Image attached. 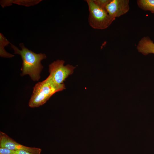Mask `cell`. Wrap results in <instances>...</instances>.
Instances as JSON below:
<instances>
[{
    "label": "cell",
    "instance_id": "obj_4",
    "mask_svg": "<svg viewBox=\"0 0 154 154\" xmlns=\"http://www.w3.org/2000/svg\"><path fill=\"white\" fill-rule=\"evenodd\" d=\"M64 61L58 60L49 66L50 74L47 78L57 85L63 84L65 79L73 72L75 67L69 64L64 65Z\"/></svg>",
    "mask_w": 154,
    "mask_h": 154
},
{
    "label": "cell",
    "instance_id": "obj_11",
    "mask_svg": "<svg viewBox=\"0 0 154 154\" xmlns=\"http://www.w3.org/2000/svg\"><path fill=\"white\" fill-rule=\"evenodd\" d=\"M0 154H15V151L6 148L0 147Z\"/></svg>",
    "mask_w": 154,
    "mask_h": 154
},
{
    "label": "cell",
    "instance_id": "obj_10",
    "mask_svg": "<svg viewBox=\"0 0 154 154\" xmlns=\"http://www.w3.org/2000/svg\"><path fill=\"white\" fill-rule=\"evenodd\" d=\"M94 3L99 7L106 9V7L111 0H93Z\"/></svg>",
    "mask_w": 154,
    "mask_h": 154
},
{
    "label": "cell",
    "instance_id": "obj_9",
    "mask_svg": "<svg viewBox=\"0 0 154 154\" xmlns=\"http://www.w3.org/2000/svg\"><path fill=\"white\" fill-rule=\"evenodd\" d=\"M137 3L140 9L154 14V0H137Z\"/></svg>",
    "mask_w": 154,
    "mask_h": 154
},
{
    "label": "cell",
    "instance_id": "obj_5",
    "mask_svg": "<svg viewBox=\"0 0 154 154\" xmlns=\"http://www.w3.org/2000/svg\"><path fill=\"white\" fill-rule=\"evenodd\" d=\"M0 147L15 151H25L35 154H40L41 151L39 148L28 147L21 144L1 131L0 132Z\"/></svg>",
    "mask_w": 154,
    "mask_h": 154
},
{
    "label": "cell",
    "instance_id": "obj_12",
    "mask_svg": "<svg viewBox=\"0 0 154 154\" xmlns=\"http://www.w3.org/2000/svg\"><path fill=\"white\" fill-rule=\"evenodd\" d=\"M15 154H35L25 151L18 150L15 151Z\"/></svg>",
    "mask_w": 154,
    "mask_h": 154
},
{
    "label": "cell",
    "instance_id": "obj_3",
    "mask_svg": "<svg viewBox=\"0 0 154 154\" xmlns=\"http://www.w3.org/2000/svg\"><path fill=\"white\" fill-rule=\"evenodd\" d=\"M89 11V25L95 29H104L108 28L116 19L111 17L106 9L97 5L93 0H86Z\"/></svg>",
    "mask_w": 154,
    "mask_h": 154
},
{
    "label": "cell",
    "instance_id": "obj_8",
    "mask_svg": "<svg viewBox=\"0 0 154 154\" xmlns=\"http://www.w3.org/2000/svg\"><path fill=\"white\" fill-rule=\"evenodd\" d=\"M42 0H1L0 4L3 7L11 6L13 3L26 6H33L38 4Z\"/></svg>",
    "mask_w": 154,
    "mask_h": 154
},
{
    "label": "cell",
    "instance_id": "obj_1",
    "mask_svg": "<svg viewBox=\"0 0 154 154\" xmlns=\"http://www.w3.org/2000/svg\"><path fill=\"white\" fill-rule=\"evenodd\" d=\"M10 45L14 51V54L20 55L21 57L23 62L21 69V76L28 75L33 81H38L43 68L41 62L46 58V54L36 53L26 48L23 43L19 44L21 50L12 44H10Z\"/></svg>",
    "mask_w": 154,
    "mask_h": 154
},
{
    "label": "cell",
    "instance_id": "obj_6",
    "mask_svg": "<svg viewBox=\"0 0 154 154\" xmlns=\"http://www.w3.org/2000/svg\"><path fill=\"white\" fill-rule=\"evenodd\" d=\"M129 0H111L105 9L111 17L116 19L129 11Z\"/></svg>",
    "mask_w": 154,
    "mask_h": 154
},
{
    "label": "cell",
    "instance_id": "obj_2",
    "mask_svg": "<svg viewBox=\"0 0 154 154\" xmlns=\"http://www.w3.org/2000/svg\"><path fill=\"white\" fill-rule=\"evenodd\" d=\"M65 89L64 84H56L47 78L35 84L29 100V105L31 108L38 107L44 104L56 92Z\"/></svg>",
    "mask_w": 154,
    "mask_h": 154
},
{
    "label": "cell",
    "instance_id": "obj_7",
    "mask_svg": "<svg viewBox=\"0 0 154 154\" xmlns=\"http://www.w3.org/2000/svg\"><path fill=\"white\" fill-rule=\"evenodd\" d=\"M137 49L139 52L145 55L154 54V43L149 37H144L138 42Z\"/></svg>",
    "mask_w": 154,
    "mask_h": 154
}]
</instances>
